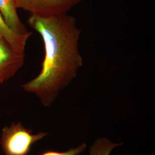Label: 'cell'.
<instances>
[{
	"label": "cell",
	"instance_id": "1",
	"mask_svg": "<svg viewBox=\"0 0 155 155\" xmlns=\"http://www.w3.org/2000/svg\"><path fill=\"white\" fill-rule=\"evenodd\" d=\"M27 22L42 38L45 55L38 76L21 87L48 106L77 77L83 66L79 50L81 30L77 19L68 13L50 17L30 15Z\"/></svg>",
	"mask_w": 155,
	"mask_h": 155
},
{
	"label": "cell",
	"instance_id": "2",
	"mask_svg": "<svg viewBox=\"0 0 155 155\" xmlns=\"http://www.w3.org/2000/svg\"><path fill=\"white\" fill-rule=\"evenodd\" d=\"M47 134L45 132L33 134L20 122L12 123L2 129L1 147L5 155H27L33 144Z\"/></svg>",
	"mask_w": 155,
	"mask_h": 155
},
{
	"label": "cell",
	"instance_id": "3",
	"mask_svg": "<svg viewBox=\"0 0 155 155\" xmlns=\"http://www.w3.org/2000/svg\"><path fill=\"white\" fill-rule=\"evenodd\" d=\"M82 0H15L17 9L30 12L31 15L50 17L67 14Z\"/></svg>",
	"mask_w": 155,
	"mask_h": 155
},
{
	"label": "cell",
	"instance_id": "4",
	"mask_svg": "<svg viewBox=\"0 0 155 155\" xmlns=\"http://www.w3.org/2000/svg\"><path fill=\"white\" fill-rule=\"evenodd\" d=\"M24 61L25 52L15 49L0 35V84L13 77Z\"/></svg>",
	"mask_w": 155,
	"mask_h": 155
},
{
	"label": "cell",
	"instance_id": "5",
	"mask_svg": "<svg viewBox=\"0 0 155 155\" xmlns=\"http://www.w3.org/2000/svg\"><path fill=\"white\" fill-rule=\"evenodd\" d=\"M17 9L15 0H0V13L12 30L18 35L29 33L21 21Z\"/></svg>",
	"mask_w": 155,
	"mask_h": 155
},
{
	"label": "cell",
	"instance_id": "6",
	"mask_svg": "<svg viewBox=\"0 0 155 155\" xmlns=\"http://www.w3.org/2000/svg\"><path fill=\"white\" fill-rule=\"evenodd\" d=\"M31 35V32L24 35H18L13 32L7 25L0 13V35L5 39L15 49L25 52L27 41Z\"/></svg>",
	"mask_w": 155,
	"mask_h": 155
},
{
	"label": "cell",
	"instance_id": "7",
	"mask_svg": "<svg viewBox=\"0 0 155 155\" xmlns=\"http://www.w3.org/2000/svg\"><path fill=\"white\" fill-rule=\"evenodd\" d=\"M121 145L122 143H114L106 138H99L90 148L89 155H109L112 150Z\"/></svg>",
	"mask_w": 155,
	"mask_h": 155
},
{
	"label": "cell",
	"instance_id": "8",
	"mask_svg": "<svg viewBox=\"0 0 155 155\" xmlns=\"http://www.w3.org/2000/svg\"><path fill=\"white\" fill-rule=\"evenodd\" d=\"M87 145L85 143H82L77 147L72 148L64 152H59L54 150H47L37 155H80L86 149Z\"/></svg>",
	"mask_w": 155,
	"mask_h": 155
}]
</instances>
